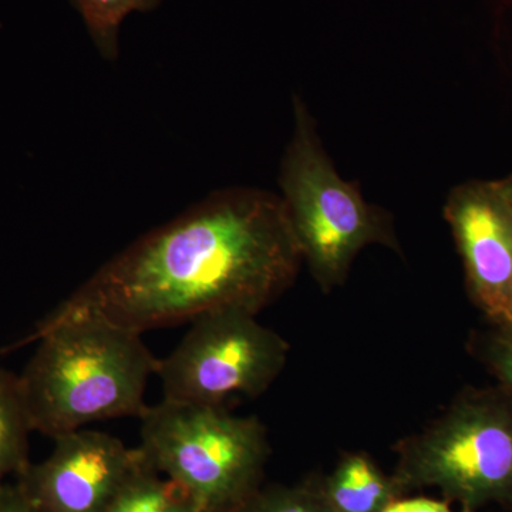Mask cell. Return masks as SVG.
<instances>
[{
	"label": "cell",
	"mask_w": 512,
	"mask_h": 512,
	"mask_svg": "<svg viewBox=\"0 0 512 512\" xmlns=\"http://www.w3.org/2000/svg\"><path fill=\"white\" fill-rule=\"evenodd\" d=\"M302 262L282 198L231 188L148 232L63 303L143 335L212 312L258 315Z\"/></svg>",
	"instance_id": "6da1fadb"
},
{
	"label": "cell",
	"mask_w": 512,
	"mask_h": 512,
	"mask_svg": "<svg viewBox=\"0 0 512 512\" xmlns=\"http://www.w3.org/2000/svg\"><path fill=\"white\" fill-rule=\"evenodd\" d=\"M35 355L19 375L33 431L56 437L97 421L140 417L158 360L140 333L62 305L36 330Z\"/></svg>",
	"instance_id": "7a4b0ae2"
},
{
	"label": "cell",
	"mask_w": 512,
	"mask_h": 512,
	"mask_svg": "<svg viewBox=\"0 0 512 512\" xmlns=\"http://www.w3.org/2000/svg\"><path fill=\"white\" fill-rule=\"evenodd\" d=\"M392 478L402 497L436 488L447 503L477 512L512 510V399L500 390L466 392L396 446Z\"/></svg>",
	"instance_id": "3957f363"
},
{
	"label": "cell",
	"mask_w": 512,
	"mask_h": 512,
	"mask_svg": "<svg viewBox=\"0 0 512 512\" xmlns=\"http://www.w3.org/2000/svg\"><path fill=\"white\" fill-rule=\"evenodd\" d=\"M140 451L201 512H239L255 495L268 434L261 420L234 416L227 407L164 399L141 416Z\"/></svg>",
	"instance_id": "277c9868"
},
{
	"label": "cell",
	"mask_w": 512,
	"mask_h": 512,
	"mask_svg": "<svg viewBox=\"0 0 512 512\" xmlns=\"http://www.w3.org/2000/svg\"><path fill=\"white\" fill-rule=\"evenodd\" d=\"M295 131L281 170L282 201L303 262L323 292L345 282L367 245L399 248L386 212L363 200L357 184L339 177L323 150L315 121L295 99Z\"/></svg>",
	"instance_id": "5b68a950"
},
{
	"label": "cell",
	"mask_w": 512,
	"mask_h": 512,
	"mask_svg": "<svg viewBox=\"0 0 512 512\" xmlns=\"http://www.w3.org/2000/svg\"><path fill=\"white\" fill-rule=\"evenodd\" d=\"M288 357V342L254 313L212 312L192 320L177 348L158 360L156 375L165 400L225 407L265 393Z\"/></svg>",
	"instance_id": "8992f818"
},
{
	"label": "cell",
	"mask_w": 512,
	"mask_h": 512,
	"mask_svg": "<svg viewBox=\"0 0 512 512\" xmlns=\"http://www.w3.org/2000/svg\"><path fill=\"white\" fill-rule=\"evenodd\" d=\"M46 463L26 467L20 490L39 512H106L143 461L104 431L76 430L56 437Z\"/></svg>",
	"instance_id": "52a82bcc"
},
{
	"label": "cell",
	"mask_w": 512,
	"mask_h": 512,
	"mask_svg": "<svg viewBox=\"0 0 512 512\" xmlns=\"http://www.w3.org/2000/svg\"><path fill=\"white\" fill-rule=\"evenodd\" d=\"M474 302L500 332L512 333V204L501 185L457 188L444 208Z\"/></svg>",
	"instance_id": "ba28073f"
},
{
	"label": "cell",
	"mask_w": 512,
	"mask_h": 512,
	"mask_svg": "<svg viewBox=\"0 0 512 512\" xmlns=\"http://www.w3.org/2000/svg\"><path fill=\"white\" fill-rule=\"evenodd\" d=\"M318 483L332 512H383L402 497L392 476L365 453L345 454Z\"/></svg>",
	"instance_id": "9c48e42d"
},
{
	"label": "cell",
	"mask_w": 512,
	"mask_h": 512,
	"mask_svg": "<svg viewBox=\"0 0 512 512\" xmlns=\"http://www.w3.org/2000/svg\"><path fill=\"white\" fill-rule=\"evenodd\" d=\"M33 433L19 376L0 369V483L12 471L26 470L29 434ZM2 485V484H0Z\"/></svg>",
	"instance_id": "30bf717a"
},
{
	"label": "cell",
	"mask_w": 512,
	"mask_h": 512,
	"mask_svg": "<svg viewBox=\"0 0 512 512\" xmlns=\"http://www.w3.org/2000/svg\"><path fill=\"white\" fill-rule=\"evenodd\" d=\"M82 15L100 55L107 60L119 56L121 23L133 12H150L161 0H70Z\"/></svg>",
	"instance_id": "8fae6325"
},
{
	"label": "cell",
	"mask_w": 512,
	"mask_h": 512,
	"mask_svg": "<svg viewBox=\"0 0 512 512\" xmlns=\"http://www.w3.org/2000/svg\"><path fill=\"white\" fill-rule=\"evenodd\" d=\"M143 464L144 458L106 512H201L187 494L141 474Z\"/></svg>",
	"instance_id": "7c38bea8"
},
{
	"label": "cell",
	"mask_w": 512,
	"mask_h": 512,
	"mask_svg": "<svg viewBox=\"0 0 512 512\" xmlns=\"http://www.w3.org/2000/svg\"><path fill=\"white\" fill-rule=\"evenodd\" d=\"M239 512H332L318 481L295 488H282L254 495Z\"/></svg>",
	"instance_id": "4fadbf2b"
},
{
	"label": "cell",
	"mask_w": 512,
	"mask_h": 512,
	"mask_svg": "<svg viewBox=\"0 0 512 512\" xmlns=\"http://www.w3.org/2000/svg\"><path fill=\"white\" fill-rule=\"evenodd\" d=\"M483 359L501 384V389L512 399V333L500 332L485 340Z\"/></svg>",
	"instance_id": "5bb4252c"
},
{
	"label": "cell",
	"mask_w": 512,
	"mask_h": 512,
	"mask_svg": "<svg viewBox=\"0 0 512 512\" xmlns=\"http://www.w3.org/2000/svg\"><path fill=\"white\" fill-rule=\"evenodd\" d=\"M383 512H456L446 500L429 497H400L392 501ZM461 512H471L461 510Z\"/></svg>",
	"instance_id": "9a60e30c"
},
{
	"label": "cell",
	"mask_w": 512,
	"mask_h": 512,
	"mask_svg": "<svg viewBox=\"0 0 512 512\" xmlns=\"http://www.w3.org/2000/svg\"><path fill=\"white\" fill-rule=\"evenodd\" d=\"M0 512H39L22 490L0 485Z\"/></svg>",
	"instance_id": "2e32d148"
},
{
	"label": "cell",
	"mask_w": 512,
	"mask_h": 512,
	"mask_svg": "<svg viewBox=\"0 0 512 512\" xmlns=\"http://www.w3.org/2000/svg\"><path fill=\"white\" fill-rule=\"evenodd\" d=\"M501 187H503L505 194H507V197L510 198L512 204V181L511 183L501 185Z\"/></svg>",
	"instance_id": "e0dca14e"
}]
</instances>
